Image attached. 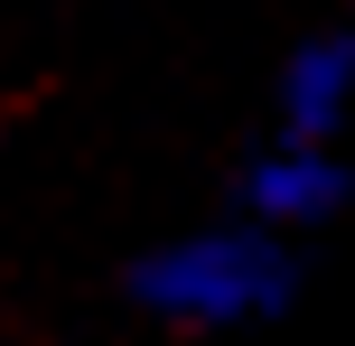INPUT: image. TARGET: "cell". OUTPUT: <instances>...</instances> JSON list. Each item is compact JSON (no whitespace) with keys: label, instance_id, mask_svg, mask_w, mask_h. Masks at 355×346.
Listing matches in <instances>:
<instances>
[{"label":"cell","instance_id":"1","mask_svg":"<svg viewBox=\"0 0 355 346\" xmlns=\"http://www.w3.org/2000/svg\"><path fill=\"white\" fill-rule=\"evenodd\" d=\"M290 243L271 225H206V234H178L159 253H141L131 300H141L159 328H262L290 300Z\"/></svg>","mask_w":355,"mask_h":346},{"label":"cell","instance_id":"2","mask_svg":"<svg viewBox=\"0 0 355 346\" xmlns=\"http://www.w3.org/2000/svg\"><path fill=\"white\" fill-rule=\"evenodd\" d=\"M346 206V168L327 159V141H271L262 159L243 168V216L271 225V234H309V225H327Z\"/></svg>","mask_w":355,"mask_h":346},{"label":"cell","instance_id":"3","mask_svg":"<svg viewBox=\"0 0 355 346\" xmlns=\"http://www.w3.org/2000/svg\"><path fill=\"white\" fill-rule=\"evenodd\" d=\"M355 112V37H309L281 66V131L290 141H337Z\"/></svg>","mask_w":355,"mask_h":346}]
</instances>
